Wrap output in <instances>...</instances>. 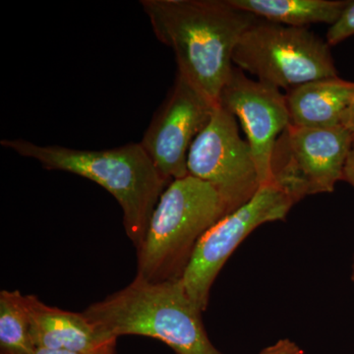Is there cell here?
<instances>
[{"mask_svg":"<svg viewBox=\"0 0 354 354\" xmlns=\"http://www.w3.org/2000/svg\"><path fill=\"white\" fill-rule=\"evenodd\" d=\"M228 214L209 184L187 176L169 184L137 250L136 278L162 283L183 279L203 235Z\"/></svg>","mask_w":354,"mask_h":354,"instance_id":"obj_4","label":"cell"},{"mask_svg":"<svg viewBox=\"0 0 354 354\" xmlns=\"http://www.w3.org/2000/svg\"><path fill=\"white\" fill-rule=\"evenodd\" d=\"M116 339H113L92 354H115Z\"/></svg>","mask_w":354,"mask_h":354,"instance_id":"obj_20","label":"cell"},{"mask_svg":"<svg viewBox=\"0 0 354 354\" xmlns=\"http://www.w3.org/2000/svg\"><path fill=\"white\" fill-rule=\"evenodd\" d=\"M27 298L19 290L0 292V348L3 354H29L34 351Z\"/></svg>","mask_w":354,"mask_h":354,"instance_id":"obj_14","label":"cell"},{"mask_svg":"<svg viewBox=\"0 0 354 354\" xmlns=\"http://www.w3.org/2000/svg\"><path fill=\"white\" fill-rule=\"evenodd\" d=\"M232 64L261 82L288 91L339 77L329 44L315 32L260 18L242 35Z\"/></svg>","mask_w":354,"mask_h":354,"instance_id":"obj_5","label":"cell"},{"mask_svg":"<svg viewBox=\"0 0 354 354\" xmlns=\"http://www.w3.org/2000/svg\"><path fill=\"white\" fill-rule=\"evenodd\" d=\"M0 145L37 160L44 169L76 174L104 188L120 204L123 227L136 249L143 243L153 209L169 184L141 143L99 151L39 145L21 138L3 139Z\"/></svg>","mask_w":354,"mask_h":354,"instance_id":"obj_2","label":"cell"},{"mask_svg":"<svg viewBox=\"0 0 354 354\" xmlns=\"http://www.w3.org/2000/svg\"><path fill=\"white\" fill-rule=\"evenodd\" d=\"M236 8L260 19L291 26L306 27L316 23L332 26L344 12L346 0H228Z\"/></svg>","mask_w":354,"mask_h":354,"instance_id":"obj_13","label":"cell"},{"mask_svg":"<svg viewBox=\"0 0 354 354\" xmlns=\"http://www.w3.org/2000/svg\"><path fill=\"white\" fill-rule=\"evenodd\" d=\"M259 354H304V351L297 342L283 339L263 349Z\"/></svg>","mask_w":354,"mask_h":354,"instance_id":"obj_16","label":"cell"},{"mask_svg":"<svg viewBox=\"0 0 354 354\" xmlns=\"http://www.w3.org/2000/svg\"><path fill=\"white\" fill-rule=\"evenodd\" d=\"M354 36V1H349L344 12L339 16L337 22L330 26L327 32V43L329 46H335Z\"/></svg>","mask_w":354,"mask_h":354,"instance_id":"obj_15","label":"cell"},{"mask_svg":"<svg viewBox=\"0 0 354 354\" xmlns=\"http://www.w3.org/2000/svg\"><path fill=\"white\" fill-rule=\"evenodd\" d=\"M26 298L31 318L30 334L35 348L92 354L113 339H118L102 334L83 312L75 313L48 306L36 295H26Z\"/></svg>","mask_w":354,"mask_h":354,"instance_id":"obj_11","label":"cell"},{"mask_svg":"<svg viewBox=\"0 0 354 354\" xmlns=\"http://www.w3.org/2000/svg\"><path fill=\"white\" fill-rule=\"evenodd\" d=\"M2 354V353H1Z\"/></svg>","mask_w":354,"mask_h":354,"instance_id":"obj_22","label":"cell"},{"mask_svg":"<svg viewBox=\"0 0 354 354\" xmlns=\"http://www.w3.org/2000/svg\"><path fill=\"white\" fill-rule=\"evenodd\" d=\"M187 169L189 176L215 188L228 214L241 208L262 186L250 147L239 134L236 118L220 104L193 141Z\"/></svg>","mask_w":354,"mask_h":354,"instance_id":"obj_8","label":"cell"},{"mask_svg":"<svg viewBox=\"0 0 354 354\" xmlns=\"http://www.w3.org/2000/svg\"><path fill=\"white\" fill-rule=\"evenodd\" d=\"M3 354V353H2ZM29 354H80L72 351H59V349H50L46 348H35Z\"/></svg>","mask_w":354,"mask_h":354,"instance_id":"obj_19","label":"cell"},{"mask_svg":"<svg viewBox=\"0 0 354 354\" xmlns=\"http://www.w3.org/2000/svg\"><path fill=\"white\" fill-rule=\"evenodd\" d=\"M342 180L346 181L354 187V139L349 150L346 165H344V172H342Z\"/></svg>","mask_w":354,"mask_h":354,"instance_id":"obj_17","label":"cell"},{"mask_svg":"<svg viewBox=\"0 0 354 354\" xmlns=\"http://www.w3.org/2000/svg\"><path fill=\"white\" fill-rule=\"evenodd\" d=\"M202 313L183 279L150 283L136 277L83 311L109 337L142 335L164 342L176 354H223L209 341Z\"/></svg>","mask_w":354,"mask_h":354,"instance_id":"obj_3","label":"cell"},{"mask_svg":"<svg viewBox=\"0 0 354 354\" xmlns=\"http://www.w3.org/2000/svg\"><path fill=\"white\" fill-rule=\"evenodd\" d=\"M140 4L158 41L174 51L177 72L218 104L234 67L235 46L259 18L228 0H142Z\"/></svg>","mask_w":354,"mask_h":354,"instance_id":"obj_1","label":"cell"},{"mask_svg":"<svg viewBox=\"0 0 354 354\" xmlns=\"http://www.w3.org/2000/svg\"><path fill=\"white\" fill-rule=\"evenodd\" d=\"M290 124L330 128L342 124V118L354 97V82L339 77L313 81L291 88L286 95Z\"/></svg>","mask_w":354,"mask_h":354,"instance_id":"obj_12","label":"cell"},{"mask_svg":"<svg viewBox=\"0 0 354 354\" xmlns=\"http://www.w3.org/2000/svg\"><path fill=\"white\" fill-rule=\"evenodd\" d=\"M295 203L274 183L261 186L248 202L203 235L181 279L198 308L206 311L216 277L241 242L260 225L285 220Z\"/></svg>","mask_w":354,"mask_h":354,"instance_id":"obj_7","label":"cell"},{"mask_svg":"<svg viewBox=\"0 0 354 354\" xmlns=\"http://www.w3.org/2000/svg\"><path fill=\"white\" fill-rule=\"evenodd\" d=\"M218 104L241 121L261 185L272 184L274 145L290 123L286 95L281 88L248 78L234 66L221 90Z\"/></svg>","mask_w":354,"mask_h":354,"instance_id":"obj_10","label":"cell"},{"mask_svg":"<svg viewBox=\"0 0 354 354\" xmlns=\"http://www.w3.org/2000/svg\"><path fill=\"white\" fill-rule=\"evenodd\" d=\"M354 136L342 125L308 128L290 124L272 156V183L295 202L308 195L334 192Z\"/></svg>","mask_w":354,"mask_h":354,"instance_id":"obj_6","label":"cell"},{"mask_svg":"<svg viewBox=\"0 0 354 354\" xmlns=\"http://www.w3.org/2000/svg\"><path fill=\"white\" fill-rule=\"evenodd\" d=\"M342 125L346 128L354 136V97L344 111L342 118Z\"/></svg>","mask_w":354,"mask_h":354,"instance_id":"obj_18","label":"cell"},{"mask_svg":"<svg viewBox=\"0 0 354 354\" xmlns=\"http://www.w3.org/2000/svg\"><path fill=\"white\" fill-rule=\"evenodd\" d=\"M351 279H353V283H354V255H353V267H351Z\"/></svg>","mask_w":354,"mask_h":354,"instance_id":"obj_21","label":"cell"},{"mask_svg":"<svg viewBox=\"0 0 354 354\" xmlns=\"http://www.w3.org/2000/svg\"><path fill=\"white\" fill-rule=\"evenodd\" d=\"M216 106L177 72L174 86L140 142L169 183L189 176L190 147Z\"/></svg>","mask_w":354,"mask_h":354,"instance_id":"obj_9","label":"cell"}]
</instances>
